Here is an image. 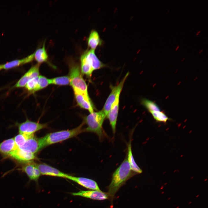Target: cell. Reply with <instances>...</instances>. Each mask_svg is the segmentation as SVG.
Masks as SVG:
<instances>
[{
    "label": "cell",
    "instance_id": "1",
    "mask_svg": "<svg viewBox=\"0 0 208 208\" xmlns=\"http://www.w3.org/2000/svg\"><path fill=\"white\" fill-rule=\"evenodd\" d=\"M136 174L131 170L126 158L112 175L111 182L107 187L109 199L112 202L115 195L119 189L132 176Z\"/></svg>",
    "mask_w": 208,
    "mask_h": 208
},
{
    "label": "cell",
    "instance_id": "2",
    "mask_svg": "<svg viewBox=\"0 0 208 208\" xmlns=\"http://www.w3.org/2000/svg\"><path fill=\"white\" fill-rule=\"evenodd\" d=\"M84 124L83 122L79 126L73 129L51 133L43 137L40 138L42 148L75 137L84 132V129L82 128Z\"/></svg>",
    "mask_w": 208,
    "mask_h": 208
},
{
    "label": "cell",
    "instance_id": "3",
    "mask_svg": "<svg viewBox=\"0 0 208 208\" xmlns=\"http://www.w3.org/2000/svg\"><path fill=\"white\" fill-rule=\"evenodd\" d=\"M106 117L103 110L90 113L84 118L83 122L87 125V127L84 129V132L95 133L100 139L102 140L104 136L102 125Z\"/></svg>",
    "mask_w": 208,
    "mask_h": 208
},
{
    "label": "cell",
    "instance_id": "4",
    "mask_svg": "<svg viewBox=\"0 0 208 208\" xmlns=\"http://www.w3.org/2000/svg\"><path fill=\"white\" fill-rule=\"evenodd\" d=\"M70 84L73 89H76L88 95L86 83L81 74L79 65L75 62L70 64Z\"/></svg>",
    "mask_w": 208,
    "mask_h": 208
},
{
    "label": "cell",
    "instance_id": "5",
    "mask_svg": "<svg viewBox=\"0 0 208 208\" xmlns=\"http://www.w3.org/2000/svg\"><path fill=\"white\" fill-rule=\"evenodd\" d=\"M17 125L19 133L27 135H34L36 132L48 127L47 123H40L30 121L28 119Z\"/></svg>",
    "mask_w": 208,
    "mask_h": 208
},
{
    "label": "cell",
    "instance_id": "6",
    "mask_svg": "<svg viewBox=\"0 0 208 208\" xmlns=\"http://www.w3.org/2000/svg\"><path fill=\"white\" fill-rule=\"evenodd\" d=\"M129 75L127 73L118 85L113 87L111 92L108 97L102 109L107 117L112 106L117 98L120 96L124 83Z\"/></svg>",
    "mask_w": 208,
    "mask_h": 208
},
{
    "label": "cell",
    "instance_id": "7",
    "mask_svg": "<svg viewBox=\"0 0 208 208\" xmlns=\"http://www.w3.org/2000/svg\"><path fill=\"white\" fill-rule=\"evenodd\" d=\"M22 164L21 168L18 170L27 174L29 179V182L34 181L38 185V180L41 174L36 166V163L33 161Z\"/></svg>",
    "mask_w": 208,
    "mask_h": 208
},
{
    "label": "cell",
    "instance_id": "8",
    "mask_svg": "<svg viewBox=\"0 0 208 208\" xmlns=\"http://www.w3.org/2000/svg\"><path fill=\"white\" fill-rule=\"evenodd\" d=\"M75 97L77 104L81 107L88 110L90 113L94 112L92 103L88 96L76 89H73Z\"/></svg>",
    "mask_w": 208,
    "mask_h": 208
},
{
    "label": "cell",
    "instance_id": "9",
    "mask_svg": "<svg viewBox=\"0 0 208 208\" xmlns=\"http://www.w3.org/2000/svg\"><path fill=\"white\" fill-rule=\"evenodd\" d=\"M8 157L22 164L33 161L36 158V154L26 152L18 148L11 153Z\"/></svg>",
    "mask_w": 208,
    "mask_h": 208
},
{
    "label": "cell",
    "instance_id": "10",
    "mask_svg": "<svg viewBox=\"0 0 208 208\" xmlns=\"http://www.w3.org/2000/svg\"><path fill=\"white\" fill-rule=\"evenodd\" d=\"M18 148L26 152L35 154L42 149L39 138L35 136L34 134L30 135L24 144Z\"/></svg>",
    "mask_w": 208,
    "mask_h": 208
},
{
    "label": "cell",
    "instance_id": "11",
    "mask_svg": "<svg viewBox=\"0 0 208 208\" xmlns=\"http://www.w3.org/2000/svg\"><path fill=\"white\" fill-rule=\"evenodd\" d=\"M39 66L40 64L38 63L32 66L18 80L14 86V88L24 87L30 79L38 77L39 76Z\"/></svg>",
    "mask_w": 208,
    "mask_h": 208
},
{
    "label": "cell",
    "instance_id": "12",
    "mask_svg": "<svg viewBox=\"0 0 208 208\" xmlns=\"http://www.w3.org/2000/svg\"><path fill=\"white\" fill-rule=\"evenodd\" d=\"M74 196H79L91 199L103 200L108 199L107 193L96 190H80L77 192L70 193Z\"/></svg>",
    "mask_w": 208,
    "mask_h": 208
},
{
    "label": "cell",
    "instance_id": "13",
    "mask_svg": "<svg viewBox=\"0 0 208 208\" xmlns=\"http://www.w3.org/2000/svg\"><path fill=\"white\" fill-rule=\"evenodd\" d=\"M66 178L73 181L83 187L89 190L101 191L97 183L92 179L83 177H78L68 175Z\"/></svg>",
    "mask_w": 208,
    "mask_h": 208
},
{
    "label": "cell",
    "instance_id": "14",
    "mask_svg": "<svg viewBox=\"0 0 208 208\" xmlns=\"http://www.w3.org/2000/svg\"><path fill=\"white\" fill-rule=\"evenodd\" d=\"M41 175L58 177L66 178L68 174L45 163H36Z\"/></svg>",
    "mask_w": 208,
    "mask_h": 208
},
{
    "label": "cell",
    "instance_id": "15",
    "mask_svg": "<svg viewBox=\"0 0 208 208\" xmlns=\"http://www.w3.org/2000/svg\"><path fill=\"white\" fill-rule=\"evenodd\" d=\"M119 96H118L112 105L107 116V118L109 120L114 134H115L116 132V124L119 109Z\"/></svg>",
    "mask_w": 208,
    "mask_h": 208
},
{
    "label": "cell",
    "instance_id": "16",
    "mask_svg": "<svg viewBox=\"0 0 208 208\" xmlns=\"http://www.w3.org/2000/svg\"><path fill=\"white\" fill-rule=\"evenodd\" d=\"M17 148L14 138L8 139L0 143V153L8 157Z\"/></svg>",
    "mask_w": 208,
    "mask_h": 208
},
{
    "label": "cell",
    "instance_id": "17",
    "mask_svg": "<svg viewBox=\"0 0 208 208\" xmlns=\"http://www.w3.org/2000/svg\"><path fill=\"white\" fill-rule=\"evenodd\" d=\"M80 61L82 73L88 77H91L94 70L92 67L91 62L84 51L81 55Z\"/></svg>",
    "mask_w": 208,
    "mask_h": 208
},
{
    "label": "cell",
    "instance_id": "18",
    "mask_svg": "<svg viewBox=\"0 0 208 208\" xmlns=\"http://www.w3.org/2000/svg\"><path fill=\"white\" fill-rule=\"evenodd\" d=\"M34 59L33 53L23 59L16 60L8 62L2 65V69L8 70L19 66L32 61Z\"/></svg>",
    "mask_w": 208,
    "mask_h": 208
},
{
    "label": "cell",
    "instance_id": "19",
    "mask_svg": "<svg viewBox=\"0 0 208 208\" xmlns=\"http://www.w3.org/2000/svg\"><path fill=\"white\" fill-rule=\"evenodd\" d=\"M91 62L93 70H95L105 67V65L101 62L95 54V50L87 49L84 51Z\"/></svg>",
    "mask_w": 208,
    "mask_h": 208
},
{
    "label": "cell",
    "instance_id": "20",
    "mask_svg": "<svg viewBox=\"0 0 208 208\" xmlns=\"http://www.w3.org/2000/svg\"><path fill=\"white\" fill-rule=\"evenodd\" d=\"M87 42L90 49L95 50L98 46L101 45L102 40L96 30H92L91 31L87 39Z\"/></svg>",
    "mask_w": 208,
    "mask_h": 208
},
{
    "label": "cell",
    "instance_id": "21",
    "mask_svg": "<svg viewBox=\"0 0 208 208\" xmlns=\"http://www.w3.org/2000/svg\"><path fill=\"white\" fill-rule=\"evenodd\" d=\"M127 159L129 164L131 170L137 174L141 173L142 171L138 166L133 158L131 150V141L130 140L127 144Z\"/></svg>",
    "mask_w": 208,
    "mask_h": 208
},
{
    "label": "cell",
    "instance_id": "22",
    "mask_svg": "<svg viewBox=\"0 0 208 208\" xmlns=\"http://www.w3.org/2000/svg\"><path fill=\"white\" fill-rule=\"evenodd\" d=\"M34 59L40 64L48 60V55L45 47V41L42 46L37 49L33 53Z\"/></svg>",
    "mask_w": 208,
    "mask_h": 208
},
{
    "label": "cell",
    "instance_id": "23",
    "mask_svg": "<svg viewBox=\"0 0 208 208\" xmlns=\"http://www.w3.org/2000/svg\"><path fill=\"white\" fill-rule=\"evenodd\" d=\"M49 80V84L65 86L68 85L70 83V78L68 76L56 77Z\"/></svg>",
    "mask_w": 208,
    "mask_h": 208
},
{
    "label": "cell",
    "instance_id": "24",
    "mask_svg": "<svg viewBox=\"0 0 208 208\" xmlns=\"http://www.w3.org/2000/svg\"><path fill=\"white\" fill-rule=\"evenodd\" d=\"M155 120L157 122L166 123L169 118L163 111H151L149 112Z\"/></svg>",
    "mask_w": 208,
    "mask_h": 208
},
{
    "label": "cell",
    "instance_id": "25",
    "mask_svg": "<svg viewBox=\"0 0 208 208\" xmlns=\"http://www.w3.org/2000/svg\"><path fill=\"white\" fill-rule=\"evenodd\" d=\"M142 103L149 112L161 111L155 102L151 100L143 99L142 101Z\"/></svg>",
    "mask_w": 208,
    "mask_h": 208
},
{
    "label": "cell",
    "instance_id": "26",
    "mask_svg": "<svg viewBox=\"0 0 208 208\" xmlns=\"http://www.w3.org/2000/svg\"><path fill=\"white\" fill-rule=\"evenodd\" d=\"M39 76L31 79L26 85V89L29 91L30 93H33L36 92L38 86Z\"/></svg>",
    "mask_w": 208,
    "mask_h": 208
},
{
    "label": "cell",
    "instance_id": "27",
    "mask_svg": "<svg viewBox=\"0 0 208 208\" xmlns=\"http://www.w3.org/2000/svg\"><path fill=\"white\" fill-rule=\"evenodd\" d=\"M30 136L21 133L16 135L14 139L17 147L19 148L23 146Z\"/></svg>",
    "mask_w": 208,
    "mask_h": 208
},
{
    "label": "cell",
    "instance_id": "28",
    "mask_svg": "<svg viewBox=\"0 0 208 208\" xmlns=\"http://www.w3.org/2000/svg\"><path fill=\"white\" fill-rule=\"evenodd\" d=\"M49 84V79L44 76L39 75L36 92L46 87Z\"/></svg>",
    "mask_w": 208,
    "mask_h": 208
},
{
    "label": "cell",
    "instance_id": "29",
    "mask_svg": "<svg viewBox=\"0 0 208 208\" xmlns=\"http://www.w3.org/2000/svg\"><path fill=\"white\" fill-rule=\"evenodd\" d=\"M200 31H198L197 32V33L196 34V36H198V35L200 34Z\"/></svg>",
    "mask_w": 208,
    "mask_h": 208
},
{
    "label": "cell",
    "instance_id": "30",
    "mask_svg": "<svg viewBox=\"0 0 208 208\" xmlns=\"http://www.w3.org/2000/svg\"><path fill=\"white\" fill-rule=\"evenodd\" d=\"M179 45L177 47H176V48L175 49V51H177L179 49Z\"/></svg>",
    "mask_w": 208,
    "mask_h": 208
},
{
    "label": "cell",
    "instance_id": "31",
    "mask_svg": "<svg viewBox=\"0 0 208 208\" xmlns=\"http://www.w3.org/2000/svg\"><path fill=\"white\" fill-rule=\"evenodd\" d=\"M203 51V50H200L199 51V52L198 54H200V53H202V52Z\"/></svg>",
    "mask_w": 208,
    "mask_h": 208
},
{
    "label": "cell",
    "instance_id": "32",
    "mask_svg": "<svg viewBox=\"0 0 208 208\" xmlns=\"http://www.w3.org/2000/svg\"><path fill=\"white\" fill-rule=\"evenodd\" d=\"M2 69V65H0V70Z\"/></svg>",
    "mask_w": 208,
    "mask_h": 208
},
{
    "label": "cell",
    "instance_id": "33",
    "mask_svg": "<svg viewBox=\"0 0 208 208\" xmlns=\"http://www.w3.org/2000/svg\"><path fill=\"white\" fill-rule=\"evenodd\" d=\"M169 10H168V11L167 12V13H166V14H168V12H169Z\"/></svg>",
    "mask_w": 208,
    "mask_h": 208
}]
</instances>
